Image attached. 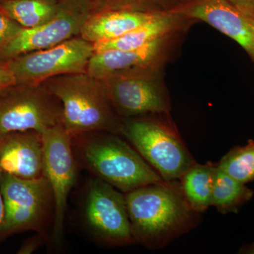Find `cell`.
Segmentation results:
<instances>
[{
  "label": "cell",
  "instance_id": "ac0fdd59",
  "mask_svg": "<svg viewBox=\"0 0 254 254\" xmlns=\"http://www.w3.org/2000/svg\"><path fill=\"white\" fill-rule=\"evenodd\" d=\"M254 191L236 179L218 168L214 182L211 206L219 213L226 215L237 213L240 209L252 200Z\"/></svg>",
  "mask_w": 254,
  "mask_h": 254
},
{
  "label": "cell",
  "instance_id": "d6986e66",
  "mask_svg": "<svg viewBox=\"0 0 254 254\" xmlns=\"http://www.w3.org/2000/svg\"><path fill=\"white\" fill-rule=\"evenodd\" d=\"M0 11L25 28L44 24L59 14L45 0H0Z\"/></svg>",
  "mask_w": 254,
  "mask_h": 254
},
{
  "label": "cell",
  "instance_id": "cb8c5ba5",
  "mask_svg": "<svg viewBox=\"0 0 254 254\" xmlns=\"http://www.w3.org/2000/svg\"><path fill=\"white\" fill-rule=\"evenodd\" d=\"M14 83V76L6 66V63L0 62V91Z\"/></svg>",
  "mask_w": 254,
  "mask_h": 254
},
{
  "label": "cell",
  "instance_id": "277c9868",
  "mask_svg": "<svg viewBox=\"0 0 254 254\" xmlns=\"http://www.w3.org/2000/svg\"><path fill=\"white\" fill-rule=\"evenodd\" d=\"M120 133L167 182L179 181L195 161L170 114L125 119Z\"/></svg>",
  "mask_w": 254,
  "mask_h": 254
},
{
  "label": "cell",
  "instance_id": "7c38bea8",
  "mask_svg": "<svg viewBox=\"0 0 254 254\" xmlns=\"http://www.w3.org/2000/svg\"><path fill=\"white\" fill-rule=\"evenodd\" d=\"M193 21H201L236 42L254 63V16L227 0H185L172 9Z\"/></svg>",
  "mask_w": 254,
  "mask_h": 254
},
{
  "label": "cell",
  "instance_id": "6da1fadb",
  "mask_svg": "<svg viewBox=\"0 0 254 254\" xmlns=\"http://www.w3.org/2000/svg\"><path fill=\"white\" fill-rule=\"evenodd\" d=\"M125 195L135 243L149 250L167 247L201 220L187 203L179 181L146 185Z\"/></svg>",
  "mask_w": 254,
  "mask_h": 254
},
{
  "label": "cell",
  "instance_id": "44dd1931",
  "mask_svg": "<svg viewBox=\"0 0 254 254\" xmlns=\"http://www.w3.org/2000/svg\"><path fill=\"white\" fill-rule=\"evenodd\" d=\"M115 7L113 9H131L157 11L165 10L160 0H110Z\"/></svg>",
  "mask_w": 254,
  "mask_h": 254
},
{
  "label": "cell",
  "instance_id": "603a6c76",
  "mask_svg": "<svg viewBox=\"0 0 254 254\" xmlns=\"http://www.w3.org/2000/svg\"><path fill=\"white\" fill-rule=\"evenodd\" d=\"M45 235L38 233V235L28 239L27 241L24 242V244L21 246V249L18 250V254H31L37 250V249L40 247L44 242Z\"/></svg>",
  "mask_w": 254,
  "mask_h": 254
},
{
  "label": "cell",
  "instance_id": "5b68a950",
  "mask_svg": "<svg viewBox=\"0 0 254 254\" xmlns=\"http://www.w3.org/2000/svg\"><path fill=\"white\" fill-rule=\"evenodd\" d=\"M61 125V103L43 83H14L0 91V140L13 132L43 133Z\"/></svg>",
  "mask_w": 254,
  "mask_h": 254
},
{
  "label": "cell",
  "instance_id": "2e32d148",
  "mask_svg": "<svg viewBox=\"0 0 254 254\" xmlns=\"http://www.w3.org/2000/svg\"><path fill=\"white\" fill-rule=\"evenodd\" d=\"M160 11L108 10L85 21L81 30L82 38L93 44L120 38L148 22Z\"/></svg>",
  "mask_w": 254,
  "mask_h": 254
},
{
  "label": "cell",
  "instance_id": "8fae6325",
  "mask_svg": "<svg viewBox=\"0 0 254 254\" xmlns=\"http://www.w3.org/2000/svg\"><path fill=\"white\" fill-rule=\"evenodd\" d=\"M163 76L162 72L114 76L100 81L117 115L130 119L170 113V95Z\"/></svg>",
  "mask_w": 254,
  "mask_h": 254
},
{
  "label": "cell",
  "instance_id": "484cf974",
  "mask_svg": "<svg viewBox=\"0 0 254 254\" xmlns=\"http://www.w3.org/2000/svg\"><path fill=\"white\" fill-rule=\"evenodd\" d=\"M185 0H160V4L165 10L173 9L177 5L181 4Z\"/></svg>",
  "mask_w": 254,
  "mask_h": 254
},
{
  "label": "cell",
  "instance_id": "ffe728a7",
  "mask_svg": "<svg viewBox=\"0 0 254 254\" xmlns=\"http://www.w3.org/2000/svg\"><path fill=\"white\" fill-rule=\"evenodd\" d=\"M218 168L244 184L254 181V140L235 146L217 163Z\"/></svg>",
  "mask_w": 254,
  "mask_h": 254
},
{
  "label": "cell",
  "instance_id": "d4e9b609",
  "mask_svg": "<svg viewBox=\"0 0 254 254\" xmlns=\"http://www.w3.org/2000/svg\"><path fill=\"white\" fill-rule=\"evenodd\" d=\"M246 14L254 16V0H227Z\"/></svg>",
  "mask_w": 254,
  "mask_h": 254
},
{
  "label": "cell",
  "instance_id": "7402d4cb",
  "mask_svg": "<svg viewBox=\"0 0 254 254\" xmlns=\"http://www.w3.org/2000/svg\"><path fill=\"white\" fill-rule=\"evenodd\" d=\"M23 28L12 18L0 11V47L14 38Z\"/></svg>",
  "mask_w": 254,
  "mask_h": 254
},
{
  "label": "cell",
  "instance_id": "3957f363",
  "mask_svg": "<svg viewBox=\"0 0 254 254\" xmlns=\"http://www.w3.org/2000/svg\"><path fill=\"white\" fill-rule=\"evenodd\" d=\"M63 108V126L71 137L93 131L120 133L122 121L103 83L86 72L66 73L45 85Z\"/></svg>",
  "mask_w": 254,
  "mask_h": 254
},
{
  "label": "cell",
  "instance_id": "7a4b0ae2",
  "mask_svg": "<svg viewBox=\"0 0 254 254\" xmlns=\"http://www.w3.org/2000/svg\"><path fill=\"white\" fill-rule=\"evenodd\" d=\"M98 132L72 137L75 156L97 178L124 193L146 185L170 183L116 133Z\"/></svg>",
  "mask_w": 254,
  "mask_h": 254
},
{
  "label": "cell",
  "instance_id": "e0dca14e",
  "mask_svg": "<svg viewBox=\"0 0 254 254\" xmlns=\"http://www.w3.org/2000/svg\"><path fill=\"white\" fill-rule=\"evenodd\" d=\"M218 165L195 161L179 180L180 190L190 208L203 213L211 206L212 194Z\"/></svg>",
  "mask_w": 254,
  "mask_h": 254
},
{
  "label": "cell",
  "instance_id": "30bf717a",
  "mask_svg": "<svg viewBox=\"0 0 254 254\" xmlns=\"http://www.w3.org/2000/svg\"><path fill=\"white\" fill-rule=\"evenodd\" d=\"M185 33L164 37L138 49L94 52L86 73L96 79L103 80L114 76L163 72Z\"/></svg>",
  "mask_w": 254,
  "mask_h": 254
},
{
  "label": "cell",
  "instance_id": "8992f818",
  "mask_svg": "<svg viewBox=\"0 0 254 254\" xmlns=\"http://www.w3.org/2000/svg\"><path fill=\"white\" fill-rule=\"evenodd\" d=\"M0 190L4 203L1 238L29 230L46 235L43 228L50 210H55L53 193L46 177L28 180L1 173Z\"/></svg>",
  "mask_w": 254,
  "mask_h": 254
},
{
  "label": "cell",
  "instance_id": "9c48e42d",
  "mask_svg": "<svg viewBox=\"0 0 254 254\" xmlns=\"http://www.w3.org/2000/svg\"><path fill=\"white\" fill-rule=\"evenodd\" d=\"M44 142L43 173L54 199L52 240H63L68 197L77 179V160L73 152L72 137L63 125L43 133Z\"/></svg>",
  "mask_w": 254,
  "mask_h": 254
},
{
  "label": "cell",
  "instance_id": "9a60e30c",
  "mask_svg": "<svg viewBox=\"0 0 254 254\" xmlns=\"http://www.w3.org/2000/svg\"><path fill=\"white\" fill-rule=\"evenodd\" d=\"M193 22V20L174 10H163L148 22L120 38L93 43L94 51L138 49L164 37L186 32Z\"/></svg>",
  "mask_w": 254,
  "mask_h": 254
},
{
  "label": "cell",
  "instance_id": "83f0119b",
  "mask_svg": "<svg viewBox=\"0 0 254 254\" xmlns=\"http://www.w3.org/2000/svg\"><path fill=\"white\" fill-rule=\"evenodd\" d=\"M240 254H254V242L251 245L243 246L240 249Z\"/></svg>",
  "mask_w": 254,
  "mask_h": 254
},
{
  "label": "cell",
  "instance_id": "ba28073f",
  "mask_svg": "<svg viewBox=\"0 0 254 254\" xmlns=\"http://www.w3.org/2000/svg\"><path fill=\"white\" fill-rule=\"evenodd\" d=\"M94 52L93 43L81 37L20 55L5 63L14 76L15 83L41 84L60 75L86 72Z\"/></svg>",
  "mask_w": 254,
  "mask_h": 254
},
{
  "label": "cell",
  "instance_id": "52a82bcc",
  "mask_svg": "<svg viewBox=\"0 0 254 254\" xmlns=\"http://www.w3.org/2000/svg\"><path fill=\"white\" fill-rule=\"evenodd\" d=\"M83 200V221L96 241L111 247L135 243L125 193L95 177L88 184Z\"/></svg>",
  "mask_w": 254,
  "mask_h": 254
},
{
  "label": "cell",
  "instance_id": "4fadbf2b",
  "mask_svg": "<svg viewBox=\"0 0 254 254\" xmlns=\"http://www.w3.org/2000/svg\"><path fill=\"white\" fill-rule=\"evenodd\" d=\"M85 21L74 15L59 14L44 24L23 28L7 43L0 47V62L33 52L40 51L72 38L81 31Z\"/></svg>",
  "mask_w": 254,
  "mask_h": 254
},
{
  "label": "cell",
  "instance_id": "5bb4252c",
  "mask_svg": "<svg viewBox=\"0 0 254 254\" xmlns=\"http://www.w3.org/2000/svg\"><path fill=\"white\" fill-rule=\"evenodd\" d=\"M43 133L36 131L13 132L0 140V170L22 179L44 176Z\"/></svg>",
  "mask_w": 254,
  "mask_h": 254
},
{
  "label": "cell",
  "instance_id": "4316f807",
  "mask_svg": "<svg viewBox=\"0 0 254 254\" xmlns=\"http://www.w3.org/2000/svg\"><path fill=\"white\" fill-rule=\"evenodd\" d=\"M1 172L0 170V178H1ZM4 216V203L3 200L2 195H1V190H0V227L2 224Z\"/></svg>",
  "mask_w": 254,
  "mask_h": 254
}]
</instances>
